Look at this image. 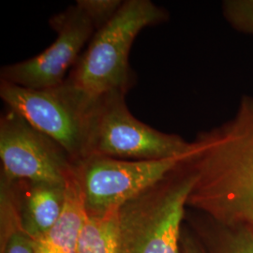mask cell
Here are the masks:
<instances>
[{"instance_id":"cell-10","label":"cell","mask_w":253,"mask_h":253,"mask_svg":"<svg viewBox=\"0 0 253 253\" xmlns=\"http://www.w3.org/2000/svg\"><path fill=\"white\" fill-rule=\"evenodd\" d=\"M16 189L22 225L27 235L35 239L54 227L62 214L66 185L18 182Z\"/></svg>"},{"instance_id":"cell-11","label":"cell","mask_w":253,"mask_h":253,"mask_svg":"<svg viewBox=\"0 0 253 253\" xmlns=\"http://www.w3.org/2000/svg\"><path fill=\"white\" fill-rule=\"evenodd\" d=\"M119 209L100 215H87L78 241L77 253H118Z\"/></svg>"},{"instance_id":"cell-13","label":"cell","mask_w":253,"mask_h":253,"mask_svg":"<svg viewBox=\"0 0 253 253\" xmlns=\"http://www.w3.org/2000/svg\"><path fill=\"white\" fill-rule=\"evenodd\" d=\"M123 0H77L75 5L90 20L96 31L108 25L121 9Z\"/></svg>"},{"instance_id":"cell-5","label":"cell","mask_w":253,"mask_h":253,"mask_svg":"<svg viewBox=\"0 0 253 253\" xmlns=\"http://www.w3.org/2000/svg\"><path fill=\"white\" fill-rule=\"evenodd\" d=\"M0 97L7 107L61 145L74 164L86 157L88 118L94 104L65 82L53 88L31 89L0 81Z\"/></svg>"},{"instance_id":"cell-7","label":"cell","mask_w":253,"mask_h":253,"mask_svg":"<svg viewBox=\"0 0 253 253\" xmlns=\"http://www.w3.org/2000/svg\"><path fill=\"white\" fill-rule=\"evenodd\" d=\"M0 160L1 176L12 182L65 186L74 169L61 145L7 106L0 118Z\"/></svg>"},{"instance_id":"cell-4","label":"cell","mask_w":253,"mask_h":253,"mask_svg":"<svg viewBox=\"0 0 253 253\" xmlns=\"http://www.w3.org/2000/svg\"><path fill=\"white\" fill-rule=\"evenodd\" d=\"M193 142L140 121L126 106V95L111 93L96 100L87 126L86 157L155 161L189 156ZM85 157V158H86Z\"/></svg>"},{"instance_id":"cell-6","label":"cell","mask_w":253,"mask_h":253,"mask_svg":"<svg viewBox=\"0 0 253 253\" xmlns=\"http://www.w3.org/2000/svg\"><path fill=\"white\" fill-rule=\"evenodd\" d=\"M192 153L155 161L121 160L97 155L83 159L75 163V169L87 213L100 215L119 209L164 179Z\"/></svg>"},{"instance_id":"cell-12","label":"cell","mask_w":253,"mask_h":253,"mask_svg":"<svg viewBox=\"0 0 253 253\" xmlns=\"http://www.w3.org/2000/svg\"><path fill=\"white\" fill-rule=\"evenodd\" d=\"M205 242L208 253H253V229L215 223L214 231L206 235Z\"/></svg>"},{"instance_id":"cell-3","label":"cell","mask_w":253,"mask_h":253,"mask_svg":"<svg viewBox=\"0 0 253 253\" xmlns=\"http://www.w3.org/2000/svg\"><path fill=\"white\" fill-rule=\"evenodd\" d=\"M190 158L119 208L118 253H182V222L195 179Z\"/></svg>"},{"instance_id":"cell-15","label":"cell","mask_w":253,"mask_h":253,"mask_svg":"<svg viewBox=\"0 0 253 253\" xmlns=\"http://www.w3.org/2000/svg\"><path fill=\"white\" fill-rule=\"evenodd\" d=\"M4 253H35L33 239L27 235L23 225L19 230L9 232L5 242Z\"/></svg>"},{"instance_id":"cell-16","label":"cell","mask_w":253,"mask_h":253,"mask_svg":"<svg viewBox=\"0 0 253 253\" xmlns=\"http://www.w3.org/2000/svg\"><path fill=\"white\" fill-rule=\"evenodd\" d=\"M181 253H208L204 246L200 245L190 235H182L181 237Z\"/></svg>"},{"instance_id":"cell-1","label":"cell","mask_w":253,"mask_h":253,"mask_svg":"<svg viewBox=\"0 0 253 253\" xmlns=\"http://www.w3.org/2000/svg\"><path fill=\"white\" fill-rule=\"evenodd\" d=\"M193 144L188 207L219 225L253 229V97L244 95L232 118Z\"/></svg>"},{"instance_id":"cell-2","label":"cell","mask_w":253,"mask_h":253,"mask_svg":"<svg viewBox=\"0 0 253 253\" xmlns=\"http://www.w3.org/2000/svg\"><path fill=\"white\" fill-rule=\"evenodd\" d=\"M169 20L150 0L124 1L116 17L96 31L65 83L91 103L111 93L126 95L134 86L129 54L143 29Z\"/></svg>"},{"instance_id":"cell-8","label":"cell","mask_w":253,"mask_h":253,"mask_svg":"<svg viewBox=\"0 0 253 253\" xmlns=\"http://www.w3.org/2000/svg\"><path fill=\"white\" fill-rule=\"evenodd\" d=\"M49 25L56 34L54 42L31 58L3 66L0 81L31 89L53 88L63 84L96 30L75 4L55 13Z\"/></svg>"},{"instance_id":"cell-9","label":"cell","mask_w":253,"mask_h":253,"mask_svg":"<svg viewBox=\"0 0 253 253\" xmlns=\"http://www.w3.org/2000/svg\"><path fill=\"white\" fill-rule=\"evenodd\" d=\"M87 215L74 164L73 172L66 182L62 214L52 229L33 239L35 253H77L82 227Z\"/></svg>"},{"instance_id":"cell-14","label":"cell","mask_w":253,"mask_h":253,"mask_svg":"<svg viewBox=\"0 0 253 253\" xmlns=\"http://www.w3.org/2000/svg\"><path fill=\"white\" fill-rule=\"evenodd\" d=\"M221 11L236 31L253 36V0H225L221 3Z\"/></svg>"}]
</instances>
